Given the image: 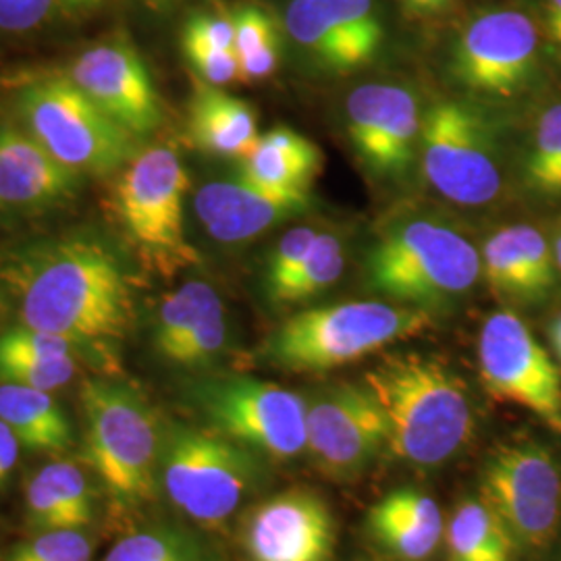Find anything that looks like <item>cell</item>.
<instances>
[{
	"instance_id": "cell-1",
	"label": "cell",
	"mask_w": 561,
	"mask_h": 561,
	"mask_svg": "<svg viewBox=\"0 0 561 561\" xmlns=\"http://www.w3.org/2000/svg\"><path fill=\"white\" fill-rule=\"evenodd\" d=\"M0 283L18 300L21 324L73 341L83 356L115 370V345L136 319V289L127 264L101 238L62 236L15 250Z\"/></svg>"
},
{
	"instance_id": "cell-2",
	"label": "cell",
	"mask_w": 561,
	"mask_h": 561,
	"mask_svg": "<svg viewBox=\"0 0 561 561\" xmlns=\"http://www.w3.org/2000/svg\"><path fill=\"white\" fill-rule=\"evenodd\" d=\"M364 385L379 401L389 451L412 466L437 468L456 458L474 435V408L460 375L435 356L391 354Z\"/></svg>"
},
{
	"instance_id": "cell-3",
	"label": "cell",
	"mask_w": 561,
	"mask_h": 561,
	"mask_svg": "<svg viewBox=\"0 0 561 561\" xmlns=\"http://www.w3.org/2000/svg\"><path fill=\"white\" fill-rule=\"evenodd\" d=\"M85 460L123 510L150 502L161 482L164 431L157 412L129 385L88 379L81 385Z\"/></svg>"
},
{
	"instance_id": "cell-4",
	"label": "cell",
	"mask_w": 561,
	"mask_h": 561,
	"mask_svg": "<svg viewBox=\"0 0 561 561\" xmlns=\"http://www.w3.org/2000/svg\"><path fill=\"white\" fill-rule=\"evenodd\" d=\"M433 327L428 310L387 301H343L301 310L264 343V356L289 373H324L362 360Z\"/></svg>"
},
{
	"instance_id": "cell-5",
	"label": "cell",
	"mask_w": 561,
	"mask_h": 561,
	"mask_svg": "<svg viewBox=\"0 0 561 561\" xmlns=\"http://www.w3.org/2000/svg\"><path fill=\"white\" fill-rule=\"evenodd\" d=\"M481 254L451 225L416 217L389 225L364 261L366 285L422 310L451 304L481 277Z\"/></svg>"
},
{
	"instance_id": "cell-6",
	"label": "cell",
	"mask_w": 561,
	"mask_h": 561,
	"mask_svg": "<svg viewBox=\"0 0 561 561\" xmlns=\"http://www.w3.org/2000/svg\"><path fill=\"white\" fill-rule=\"evenodd\" d=\"M117 175L111 206L138 261L164 277L196 264L198 252L183 229L190 175L180 154L169 146L140 148Z\"/></svg>"
},
{
	"instance_id": "cell-7",
	"label": "cell",
	"mask_w": 561,
	"mask_h": 561,
	"mask_svg": "<svg viewBox=\"0 0 561 561\" xmlns=\"http://www.w3.org/2000/svg\"><path fill=\"white\" fill-rule=\"evenodd\" d=\"M262 456L217 431L171 424L164 431L161 484L190 520L217 528L261 484Z\"/></svg>"
},
{
	"instance_id": "cell-8",
	"label": "cell",
	"mask_w": 561,
	"mask_h": 561,
	"mask_svg": "<svg viewBox=\"0 0 561 561\" xmlns=\"http://www.w3.org/2000/svg\"><path fill=\"white\" fill-rule=\"evenodd\" d=\"M20 115L25 131L80 175L119 173L140 152V138L111 119L67 76L23 88Z\"/></svg>"
},
{
	"instance_id": "cell-9",
	"label": "cell",
	"mask_w": 561,
	"mask_h": 561,
	"mask_svg": "<svg viewBox=\"0 0 561 561\" xmlns=\"http://www.w3.org/2000/svg\"><path fill=\"white\" fill-rule=\"evenodd\" d=\"M424 178L443 198L484 206L502 190V162L491 121L463 101L433 104L422 121Z\"/></svg>"
},
{
	"instance_id": "cell-10",
	"label": "cell",
	"mask_w": 561,
	"mask_h": 561,
	"mask_svg": "<svg viewBox=\"0 0 561 561\" xmlns=\"http://www.w3.org/2000/svg\"><path fill=\"white\" fill-rule=\"evenodd\" d=\"M479 495L522 551L537 553L556 539L561 522V463L541 443L497 447L482 466Z\"/></svg>"
},
{
	"instance_id": "cell-11",
	"label": "cell",
	"mask_w": 561,
	"mask_h": 561,
	"mask_svg": "<svg viewBox=\"0 0 561 561\" xmlns=\"http://www.w3.org/2000/svg\"><path fill=\"white\" fill-rule=\"evenodd\" d=\"M192 398L210 428L262 458L291 460L306 451V408L296 391L252 377L208 379Z\"/></svg>"
},
{
	"instance_id": "cell-12",
	"label": "cell",
	"mask_w": 561,
	"mask_h": 561,
	"mask_svg": "<svg viewBox=\"0 0 561 561\" xmlns=\"http://www.w3.org/2000/svg\"><path fill=\"white\" fill-rule=\"evenodd\" d=\"M306 403V451L331 481L360 477L389 449L381 405L364 382L329 385Z\"/></svg>"
},
{
	"instance_id": "cell-13",
	"label": "cell",
	"mask_w": 561,
	"mask_h": 561,
	"mask_svg": "<svg viewBox=\"0 0 561 561\" xmlns=\"http://www.w3.org/2000/svg\"><path fill=\"white\" fill-rule=\"evenodd\" d=\"M479 373L495 400L516 403L561 435V373L526 322L495 312L479 333Z\"/></svg>"
},
{
	"instance_id": "cell-14",
	"label": "cell",
	"mask_w": 561,
	"mask_h": 561,
	"mask_svg": "<svg viewBox=\"0 0 561 561\" xmlns=\"http://www.w3.org/2000/svg\"><path fill=\"white\" fill-rule=\"evenodd\" d=\"M541 36L516 9L484 11L468 21L451 50V78L486 99H512L535 80Z\"/></svg>"
},
{
	"instance_id": "cell-15",
	"label": "cell",
	"mask_w": 561,
	"mask_h": 561,
	"mask_svg": "<svg viewBox=\"0 0 561 561\" xmlns=\"http://www.w3.org/2000/svg\"><path fill=\"white\" fill-rule=\"evenodd\" d=\"M347 136L368 173L401 180L416 159L422 134L416 96L398 83H364L345 102Z\"/></svg>"
},
{
	"instance_id": "cell-16",
	"label": "cell",
	"mask_w": 561,
	"mask_h": 561,
	"mask_svg": "<svg viewBox=\"0 0 561 561\" xmlns=\"http://www.w3.org/2000/svg\"><path fill=\"white\" fill-rule=\"evenodd\" d=\"M67 78L136 138L150 136L162 123V106L150 71L136 46L111 38L83 50Z\"/></svg>"
},
{
	"instance_id": "cell-17",
	"label": "cell",
	"mask_w": 561,
	"mask_h": 561,
	"mask_svg": "<svg viewBox=\"0 0 561 561\" xmlns=\"http://www.w3.org/2000/svg\"><path fill=\"white\" fill-rule=\"evenodd\" d=\"M333 547V512L306 486L264 500L243 522V549L250 561H329Z\"/></svg>"
},
{
	"instance_id": "cell-18",
	"label": "cell",
	"mask_w": 561,
	"mask_h": 561,
	"mask_svg": "<svg viewBox=\"0 0 561 561\" xmlns=\"http://www.w3.org/2000/svg\"><path fill=\"white\" fill-rule=\"evenodd\" d=\"M81 178L30 131L0 127V215H36L67 204L80 192Z\"/></svg>"
},
{
	"instance_id": "cell-19",
	"label": "cell",
	"mask_w": 561,
	"mask_h": 561,
	"mask_svg": "<svg viewBox=\"0 0 561 561\" xmlns=\"http://www.w3.org/2000/svg\"><path fill=\"white\" fill-rule=\"evenodd\" d=\"M310 206V192H280L252 181H213L196 194L194 208L204 229L222 243L252 240L268 227L294 219Z\"/></svg>"
},
{
	"instance_id": "cell-20",
	"label": "cell",
	"mask_w": 561,
	"mask_h": 561,
	"mask_svg": "<svg viewBox=\"0 0 561 561\" xmlns=\"http://www.w3.org/2000/svg\"><path fill=\"white\" fill-rule=\"evenodd\" d=\"M481 266L491 289L516 304L545 300L556 285V256L541 231L530 225L493 233L482 248Z\"/></svg>"
},
{
	"instance_id": "cell-21",
	"label": "cell",
	"mask_w": 561,
	"mask_h": 561,
	"mask_svg": "<svg viewBox=\"0 0 561 561\" xmlns=\"http://www.w3.org/2000/svg\"><path fill=\"white\" fill-rule=\"evenodd\" d=\"M368 533L387 553L403 561H426L443 542L445 522L428 493L400 486L368 510Z\"/></svg>"
},
{
	"instance_id": "cell-22",
	"label": "cell",
	"mask_w": 561,
	"mask_h": 561,
	"mask_svg": "<svg viewBox=\"0 0 561 561\" xmlns=\"http://www.w3.org/2000/svg\"><path fill=\"white\" fill-rule=\"evenodd\" d=\"M190 140L208 154L245 161L259 141L254 108L238 96L198 80L187 111Z\"/></svg>"
},
{
	"instance_id": "cell-23",
	"label": "cell",
	"mask_w": 561,
	"mask_h": 561,
	"mask_svg": "<svg viewBox=\"0 0 561 561\" xmlns=\"http://www.w3.org/2000/svg\"><path fill=\"white\" fill-rule=\"evenodd\" d=\"M321 148L289 127H275L259 138L243 161L241 178L280 192H310L321 173Z\"/></svg>"
},
{
	"instance_id": "cell-24",
	"label": "cell",
	"mask_w": 561,
	"mask_h": 561,
	"mask_svg": "<svg viewBox=\"0 0 561 561\" xmlns=\"http://www.w3.org/2000/svg\"><path fill=\"white\" fill-rule=\"evenodd\" d=\"M0 421L32 451L60 454L73 445V426L50 391L0 382Z\"/></svg>"
},
{
	"instance_id": "cell-25",
	"label": "cell",
	"mask_w": 561,
	"mask_h": 561,
	"mask_svg": "<svg viewBox=\"0 0 561 561\" xmlns=\"http://www.w3.org/2000/svg\"><path fill=\"white\" fill-rule=\"evenodd\" d=\"M447 561H514L516 542L481 497L461 500L443 533Z\"/></svg>"
},
{
	"instance_id": "cell-26",
	"label": "cell",
	"mask_w": 561,
	"mask_h": 561,
	"mask_svg": "<svg viewBox=\"0 0 561 561\" xmlns=\"http://www.w3.org/2000/svg\"><path fill=\"white\" fill-rule=\"evenodd\" d=\"M221 310H225V306L219 294L204 280H190L173 294L164 296L152 329L157 354L162 360H169L183 341Z\"/></svg>"
},
{
	"instance_id": "cell-27",
	"label": "cell",
	"mask_w": 561,
	"mask_h": 561,
	"mask_svg": "<svg viewBox=\"0 0 561 561\" xmlns=\"http://www.w3.org/2000/svg\"><path fill=\"white\" fill-rule=\"evenodd\" d=\"M285 25L301 48L333 71H352L368 62L356 44L312 0H291Z\"/></svg>"
},
{
	"instance_id": "cell-28",
	"label": "cell",
	"mask_w": 561,
	"mask_h": 561,
	"mask_svg": "<svg viewBox=\"0 0 561 561\" xmlns=\"http://www.w3.org/2000/svg\"><path fill=\"white\" fill-rule=\"evenodd\" d=\"M236 55L240 80L259 81L273 76L279 65V32L273 15L259 4H241L233 13Z\"/></svg>"
},
{
	"instance_id": "cell-29",
	"label": "cell",
	"mask_w": 561,
	"mask_h": 561,
	"mask_svg": "<svg viewBox=\"0 0 561 561\" xmlns=\"http://www.w3.org/2000/svg\"><path fill=\"white\" fill-rule=\"evenodd\" d=\"M343 266L345 250L340 238L333 233H319L308 256L275 291H271V298L279 304L310 300L340 279Z\"/></svg>"
},
{
	"instance_id": "cell-30",
	"label": "cell",
	"mask_w": 561,
	"mask_h": 561,
	"mask_svg": "<svg viewBox=\"0 0 561 561\" xmlns=\"http://www.w3.org/2000/svg\"><path fill=\"white\" fill-rule=\"evenodd\" d=\"M526 185L545 198L561 196V104L542 113L524 161Z\"/></svg>"
},
{
	"instance_id": "cell-31",
	"label": "cell",
	"mask_w": 561,
	"mask_h": 561,
	"mask_svg": "<svg viewBox=\"0 0 561 561\" xmlns=\"http://www.w3.org/2000/svg\"><path fill=\"white\" fill-rule=\"evenodd\" d=\"M337 23L341 32L356 44L364 59H375L385 32L377 15L375 0H312Z\"/></svg>"
},
{
	"instance_id": "cell-32",
	"label": "cell",
	"mask_w": 561,
	"mask_h": 561,
	"mask_svg": "<svg viewBox=\"0 0 561 561\" xmlns=\"http://www.w3.org/2000/svg\"><path fill=\"white\" fill-rule=\"evenodd\" d=\"M102 561H201L194 542L173 530L152 528L123 537Z\"/></svg>"
},
{
	"instance_id": "cell-33",
	"label": "cell",
	"mask_w": 561,
	"mask_h": 561,
	"mask_svg": "<svg viewBox=\"0 0 561 561\" xmlns=\"http://www.w3.org/2000/svg\"><path fill=\"white\" fill-rule=\"evenodd\" d=\"M38 474L65 507L73 526L78 530L88 528L94 520V491L81 468L71 461H55L44 466Z\"/></svg>"
},
{
	"instance_id": "cell-34",
	"label": "cell",
	"mask_w": 561,
	"mask_h": 561,
	"mask_svg": "<svg viewBox=\"0 0 561 561\" xmlns=\"http://www.w3.org/2000/svg\"><path fill=\"white\" fill-rule=\"evenodd\" d=\"M7 561H92V541L81 530H50L18 545Z\"/></svg>"
},
{
	"instance_id": "cell-35",
	"label": "cell",
	"mask_w": 561,
	"mask_h": 561,
	"mask_svg": "<svg viewBox=\"0 0 561 561\" xmlns=\"http://www.w3.org/2000/svg\"><path fill=\"white\" fill-rule=\"evenodd\" d=\"M78 360H0V382L55 391L73 381Z\"/></svg>"
},
{
	"instance_id": "cell-36",
	"label": "cell",
	"mask_w": 561,
	"mask_h": 561,
	"mask_svg": "<svg viewBox=\"0 0 561 561\" xmlns=\"http://www.w3.org/2000/svg\"><path fill=\"white\" fill-rule=\"evenodd\" d=\"M225 345H227V319H225V310H221L183 341L167 362L183 368H201L204 364L215 360L225 350Z\"/></svg>"
},
{
	"instance_id": "cell-37",
	"label": "cell",
	"mask_w": 561,
	"mask_h": 561,
	"mask_svg": "<svg viewBox=\"0 0 561 561\" xmlns=\"http://www.w3.org/2000/svg\"><path fill=\"white\" fill-rule=\"evenodd\" d=\"M25 500V516L27 522L38 528L41 533L50 530H78L65 507L60 505L55 493L48 489V484L42 481L41 474L30 477L23 491Z\"/></svg>"
},
{
	"instance_id": "cell-38",
	"label": "cell",
	"mask_w": 561,
	"mask_h": 561,
	"mask_svg": "<svg viewBox=\"0 0 561 561\" xmlns=\"http://www.w3.org/2000/svg\"><path fill=\"white\" fill-rule=\"evenodd\" d=\"M317 238H319V231L310 227H296L280 238L268 264V294L275 291L280 283L300 266V262L312 250Z\"/></svg>"
},
{
	"instance_id": "cell-39",
	"label": "cell",
	"mask_w": 561,
	"mask_h": 561,
	"mask_svg": "<svg viewBox=\"0 0 561 561\" xmlns=\"http://www.w3.org/2000/svg\"><path fill=\"white\" fill-rule=\"evenodd\" d=\"M183 55L196 71V76L206 83L225 85V83L240 80V59L236 50L187 44L183 46Z\"/></svg>"
},
{
	"instance_id": "cell-40",
	"label": "cell",
	"mask_w": 561,
	"mask_h": 561,
	"mask_svg": "<svg viewBox=\"0 0 561 561\" xmlns=\"http://www.w3.org/2000/svg\"><path fill=\"white\" fill-rule=\"evenodd\" d=\"M181 44L194 46H210L236 50V30L231 15H215V13H194L185 21Z\"/></svg>"
},
{
	"instance_id": "cell-41",
	"label": "cell",
	"mask_w": 561,
	"mask_h": 561,
	"mask_svg": "<svg viewBox=\"0 0 561 561\" xmlns=\"http://www.w3.org/2000/svg\"><path fill=\"white\" fill-rule=\"evenodd\" d=\"M57 0H0V32L27 34L42 25Z\"/></svg>"
},
{
	"instance_id": "cell-42",
	"label": "cell",
	"mask_w": 561,
	"mask_h": 561,
	"mask_svg": "<svg viewBox=\"0 0 561 561\" xmlns=\"http://www.w3.org/2000/svg\"><path fill=\"white\" fill-rule=\"evenodd\" d=\"M21 443L15 433L0 421V484L7 481L20 460Z\"/></svg>"
},
{
	"instance_id": "cell-43",
	"label": "cell",
	"mask_w": 561,
	"mask_h": 561,
	"mask_svg": "<svg viewBox=\"0 0 561 561\" xmlns=\"http://www.w3.org/2000/svg\"><path fill=\"white\" fill-rule=\"evenodd\" d=\"M545 36L561 57V0H541Z\"/></svg>"
},
{
	"instance_id": "cell-44",
	"label": "cell",
	"mask_w": 561,
	"mask_h": 561,
	"mask_svg": "<svg viewBox=\"0 0 561 561\" xmlns=\"http://www.w3.org/2000/svg\"><path fill=\"white\" fill-rule=\"evenodd\" d=\"M101 4L102 0H57V7L67 15H83Z\"/></svg>"
},
{
	"instance_id": "cell-45",
	"label": "cell",
	"mask_w": 561,
	"mask_h": 561,
	"mask_svg": "<svg viewBox=\"0 0 561 561\" xmlns=\"http://www.w3.org/2000/svg\"><path fill=\"white\" fill-rule=\"evenodd\" d=\"M451 0H403V4L419 13V15H433V13H439L443 11Z\"/></svg>"
},
{
	"instance_id": "cell-46",
	"label": "cell",
	"mask_w": 561,
	"mask_h": 561,
	"mask_svg": "<svg viewBox=\"0 0 561 561\" xmlns=\"http://www.w3.org/2000/svg\"><path fill=\"white\" fill-rule=\"evenodd\" d=\"M549 337H551V345H553V350H556V354H558V358L561 360V317L551 322Z\"/></svg>"
},
{
	"instance_id": "cell-47",
	"label": "cell",
	"mask_w": 561,
	"mask_h": 561,
	"mask_svg": "<svg viewBox=\"0 0 561 561\" xmlns=\"http://www.w3.org/2000/svg\"><path fill=\"white\" fill-rule=\"evenodd\" d=\"M9 308H11V296H9V291L4 289V285L0 283V329H2V324L7 321Z\"/></svg>"
},
{
	"instance_id": "cell-48",
	"label": "cell",
	"mask_w": 561,
	"mask_h": 561,
	"mask_svg": "<svg viewBox=\"0 0 561 561\" xmlns=\"http://www.w3.org/2000/svg\"><path fill=\"white\" fill-rule=\"evenodd\" d=\"M178 0H144V4L152 11H169Z\"/></svg>"
},
{
	"instance_id": "cell-49",
	"label": "cell",
	"mask_w": 561,
	"mask_h": 561,
	"mask_svg": "<svg viewBox=\"0 0 561 561\" xmlns=\"http://www.w3.org/2000/svg\"><path fill=\"white\" fill-rule=\"evenodd\" d=\"M553 256H556V264H558V271L561 273V233L558 241H556V252H553Z\"/></svg>"
},
{
	"instance_id": "cell-50",
	"label": "cell",
	"mask_w": 561,
	"mask_h": 561,
	"mask_svg": "<svg viewBox=\"0 0 561 561\" xmlns=\"http://www.w3.org/2000/svg\"><path fill=\"white\" fill-rule=\"evenodd\" d=\"M178 2H180V0H178Z\"/></svg>"
}]
</instances>
